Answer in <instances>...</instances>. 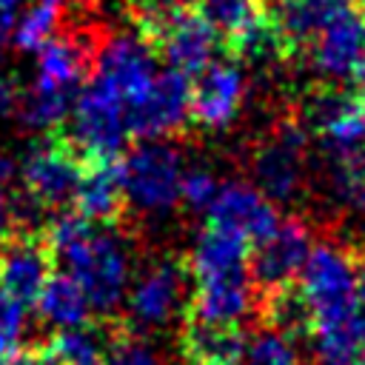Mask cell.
<instances>
[{
    "mask_svg": "<svg viewBox=\"0 0 365 365\" xmlns=\"http://www.w3.org/2000/svg\"><path fill=\"white\" fill-rule=\"evenodd\" d=\"M43 242L86 291L91 311L111 317L123 308L131 285L128 245L111 225H94L77 211H60L48 217Z\"/></svg>",
    "mask_w": 365,
    "mask_h": 365,
    "instance_id": "1",
    "label": "cell"
},
{
    "mask_svg": "<svg viewBox=\"0 0 365 365\" xmlns=\"http://www.w3.org/2000/svg\"><path fill=\"white\" fill-rule=\"evenodd\" d=\"M248 257L251 242L228 228L205 222L185 262L194 285L188 311L217 322H242L257 302Z\"/></svg>",
    "mask_w": 365,
    "mask_h": 365,
    "instance_id": "2",
    "label": "cell"
},
{
    "mask_svg": "<svg viewBox=\"0 0 365 365\" xmlns=\"http://www.w3.org/2000/svg\"><path fill=\"white\" fill-rule=\"evenodd\" d=\"M88 51L74 37H51L37 48V71L31 86L20 88L14 103V117L26 128H54L63 125L74 97L86 86Z\"/></svg>",
    "mask_w": 365,
    "mask_h": 365,
    "instance_id": "3",
    "label": "cell"
},
{
    "mask_svg": "<svg viewBox=\"0 0 365 365\" xmlns=\"http://www.w3.org/2000/svg\"><path fill=\"white\" fill-rule=\"evenodd\" d=\"M182 154L165 140H143L120 163L125 208L140 217H165L180 205Z\"/></svg>",
    "mask_w": 365,
    "mask_h": 365,
    "instance_id": "4",
    "label": "cell"
},
{
    "mask_svg": "<svg viewBox=\"0 0 365 365\" xmlns=\"http://www.w3.org/2000/svg\"><path fill=\"white\" fill-rule=\"evenodd\" d=\"M299 291L314 311V325L356 314V251L334 237L317 240L299 271Z\"/></svg>",
    "mask_w": 365,
    "mask_h": 365,
    "instance_id": "5",
    "label": "cell"
},
{
    "mask_svg": "<svg viewBox=\"0 0 365 365\" xmlns=\"http://www.w3.org/2000/svg\"><path fill=\"white\" fill-rule=\"evenodd\" d=\"M308 140L311 137L302 123L294 117V111H288L274 123L271 134L251 151V182L274 205H288L302 197L308 185Z\"/></svg>",
    "mask_w": 365,
    "mask_h": 365,
    "instance_id": "6",
    "label": "cell"
},
{
    "mask_svg": "<svg viewBox=\"0 0 365 365\" xmlns=\"http://www.w3.org/2000/svg\"><path fill=\"white\" fill-rule=\"evenodd\" d=\"M294 117L308 137H317L325 157L365 154V111L354 94L339 86H311L297 103Z\"/></svg>",
    "mask_w": 365,
    "mask_h": 365,
    "instance_id": "7",
    "label": "cell"
},
{
    "mask_svg": "<svg viewBox=\"0 0 365 365\" xmlns=\"http://www.w3.org/2000/svg\"><path fill=\"white\" fill-rule=\"evenodd\" d=\"M188 285H191L188 268L177 259H157L145 265L137 277H131L123 302L128 317V331L148 334L177 322L185 305H191Z\"/></svg>",
    "mask_w": 365,
    "mask_h": 365,
    "instance_id": "8",
    "label": "cell"
},
{
    "mask_svg": "<svg viewBox=\"0 0 365 365\" xmlns=\"http://www.w3.org/2000/svg\"><path fill=\"white\" fill-rule=\"evenodd\" d=\"M160 74L157 51L143 34H111L94 57L91 86L108 94L125 114L151 88Z\"/></svg>",
    "mask_w": 365,
    "mask_h": 365,
    "instance_id": "9",
    "label": "cell"
},
{
    "mask_svg": "<svg viewBox=\"0 0 365 365\" xmlns=\"http://www.w3.org/2000/svg\"><path fill=\"white\" fill-rule=\"evenodd\" d=\"M66 134L63 140L83 157V163H100V160H117L131 140L125 111L103 94L97 86L86 80L80 94L71 103V111L66 117Z\"/></svg>",
    "mask_w": 365,
    "mask_h": 365,
    "instance_id": "10",
    "label": "cell"
},
{
    "mask_svg": "<svg viewBox=\"0 0 365 365\" xmlns=\"http://www.w3.org/2000/svg\"><path fill=\"white\" fill-rule=\"evenodd\" d=\"M305 60L319 86H351L365 77V17L348 9L334 23H328L308 48L297 57Z\"/></svg>",
    "mask_w": 365,
    "mask_h": 365,
    "instance_id": "11",
    "label": "cell"
},
{
    "mask_svg": "<svg viewBox=\"0 0 365 365\" xmlns=\"http://www.w3.org/2000/svg\"><path fill=\"white\" fill-rule=\"evenodd\" d=\"M83 168V157L63 137H46L26 151L17 171L23 180V191L37 197L46 208H60L74 200Z\"/></svg>",
    "mask_w": 365,
    "mask_h": 365,
    "instance_id": "12",
    "label": "cell"
},
{
    "mask_svg": "<svg viewBox=\"0 0 365 365\" xmlns=\"http://www.w3.org/2000/svg\"><path fill=\"white\" fill-rule=\"evenodd\" d=\"M128 134L140 140H165L191 123V80L177 68H160L151 88L125 114Z\"/></svg>",
    "mask_w": 365,
    "mask_h": 365,
    "instance_id": "13",
    "label": "cell"
},
{
    "mask_svg": "<svg viewBox=\"0 0 365 365\" xmlns=\"http://www.w3.org/2000/svg\"><path fill=\"white\" fill-rule=\"evenodd\" d=\"M311 245H314V234L305 220L299 217L279 220L277 231L251 248L248 268H251L254 291L268 294V291L297 282Z\"/></svg>",
    "mask_w": 365,
    "mask_h": 365,
    "instance_id": "14",
    "label": "cell"
},
{
    "mask_svg": "<svg viewBox=\"0 0 365 365\" xmlns=\"http://www.w3.org/2000/svg\"><path fill=\"white\" fill-rule=\"evenodd\" d=\"M205 214H208L211 225L228 228L251 245H257L259 240L274 234L279 225L277 205L254 182H245V180L222 182Z\"/></svg>",
    "mask_w": 365,
    "mask_h": 365,
    "instance_id": "15",
    "label": "cell"
},
{
    "mask_svg": "<svg viewBox=\"0 0 365 365\" xmlns=\"http://www.w3.org/2000/svg\"><path fill=\"white\" fill-rule=\"evenodd\" d=\"M245 103V74L234 63H211L191 83V123L205 131L228 128Z\"/></svg>",
    "mask_w": 365,
    "mask_h": 365,
    "instance_id": "16",
    "label": "cell"
},
{
    "mask_svg": "<svg viewBox=\"0 0 365 365\" xmlns=\"http://www.w3.org/2000/svg\"><path fill=\"white\" fill-rule=\"evenodd\" d=\"M154 51L168 63V68H177L182 74H200L205 66L214 63V54L220 48L217 31L202 20V14L188 3L154 40Z\"/></svg>",
    "mask_w": 365,
    "mask_h": 365,
    "instance_id": "17",
    "label": "cell"
},
{
    "mask_svg": "<svg viewBox=\"0 0 365 365\" xmlns=\"http://www.w3.org/2000/svg\"><path fill=\"white\" fill-rule=\"evenodd\" d=\"M348 9H354V0H268L285 60H297L308 43Z\"/></svg>",
    "mask_w": 365,
    "mask_h": 365,
    "instance_id": "18",
    "label": "cell"
},
{
    "mask_svg": "<svg viewBox=\"0 0 365 365\" xmlns=\"http://www.w3.org/2000/svg\"><path fill=\"white\" fill-rule=\"evenodd\" d=\"M51 277V254L43 240L17 234L0 251V288L20 305H34Z\"/></svg>",
    "mask_w": 365,
    "mask_h": 365,
    "instance_id": "19",
    "label": "cell"
},
{
    "mask_svg": "<svg viewBox=\"0 0 365 365\" xmlns=\"http://www.w3.org/2000/svg\"><path fill=\"white\" fill-rule=\"evenodd\" d=\"M245 342L248 336L240 322H217L197 314H188L180 331L185 365H240Z\"/></svg>",
    "mask_w": 365,
    "mask_h": 365,
    "instance_id": "20",
    "label": "cell"
},
{
    "mask_svg": "<svg viewBox=\"0 0 365 365\" xmlns=\"http://www.w3.org/2000/svg\"><path fill=\"white\" fill-rule=\"evenodd\" d=\"M71 202H74V211L83 214L88 222H94V225H114L117 217L125 208L120 163L117 160L86 163L80 185H77Z\"/></svg>",
    "mask_w": 365,
    "mask_h": 365,
    "instance_id": "21",
    "label": "cell"
},
{
    "mask_svg": "<svg viewBox=\"0 0 365 365\" xmlns=\"http://www.w3.org/2000/svg\"><path fill=\"white\" fill-rule=\"evenodd\" d=\"M34 308H37V317L43 319V325H48L54 334L83 328V325L91 322V314H94L86 291L66 271H57L46 279Z\"/></svg>",
    "mask_w": 365,
    "mask_h": 365,
    "instance_id": "22",
    "label": "cell"
},
{
    "mask_svg": "<svg viewBox=\"0 0 365 365\" xmlns=\"http://www.w3.org/2000/svg\"><path fill=\"white\" fill-rule=\"evenodd\" d=\"M311 348L319 365H365V322L362 314L319 322L311 334Z\"/></svg>",
    "mask_w": 365,
    "mask_h": 365,
    "instance_id": "23",
    "label": "cell"
},
{
    "mask_svg": "<svg viewBox=\"0 0 365 365\" xmlns=\"http://www.w3.org/2000/svg\"><path fill=\"white\" fill-rule=\"evenodd\" d=\"M259 308H262V319L265 328L282 334L291 342L299 339H311L314 334V311L305 299V294L299 291V285H282L277 291H268L259 297Z\"/></svg>",
    "mask_w": 365,
    "mask_h": 365,
    "instance_id": "24",
    "label": "cell"
},
{
    "mask_svg": "<svg viewBox=\"0 0 365 365\" xmlns=\"http://www.w3.org/2000/svg\"><path fill=\"white\" fill-rule=\"evenodd\" d=\"M194 9L217 31L220 46L228 48L268 14V0H194Z\"/></svg>",
    "mask_w": 365,
    "mask_h": 365,
    "instance_id": "25",
    "label": "cell"
},
{
    "mask_svg": "<svg viewBox=\"0 0 365 365\" xmlns=\"http://www.w3.org/2000/svg\"><path fill=\"white\" fill-rule=\"evenodd\" d=\"M66 0H29L23 11L14 14L11 40L23 51H37L43 43H48L57 34L60 17H63Z\"/></svg>",
    "mask_w": 365,
    "mask_h": 365,
    "instance_id": "26",
    "label": "cell"
},
{
    "mask_svg": "<svg viewBox=\"0 0 365 365\" xmlns=\"http://www.w3.org/2000/svg\"><path fill=\"white\" fill-rule=\"evenodd\" d=\"M328 194L339 205L351 208L365 222V154L354 157H325Z\"/></svg>",
    "mask_w": 365,
    "mask_h": 365,
    "instance_id": "27",
    "label": "cell"
},
{
    "mask_svg": "<svg viewBox=\"0 0 365 365\" xmlns=\"http://www.w3.org/2000/svg\"><path fill=\"white\" fill-rule=\"evenodd\" d=\"M106 342L108 339H103L100 331L83 325V328H71V331H57V336L48 345L66 365H103Z\"/></svg>",
    "mask_w": 365,
    "mask_h": 365,
    "instance_id": "28",
    "label": "cell"
},
{
    "mask_svg": "<svg viewBox=\"0 0 365 365\" xmlns=\"http://www.w3.org/2000/svg\"><path fill=\"white\" fill-rule=\"evenodd\" d=\"M240 365H302V359L297 342L271 328H259L254 336H248Z\"/></svg>",
    "mask_w": 365,
    "mask_h": 365,
    "instance_id": "29",
    "label": "cell"
},
{
    "mask_svg": "<svg viewBox=\"0 0 365 365\" xmlns=\"http://www.w3.org/2000/svg\"><path fill=\"white\" fill-rule=\"evenodd\" d=\"M188 6V0H128V14L148 43Z\"/></svg>",
    "mask_w": 365,
    "mask_h": 365,
    "instance_id": "30",
    "label": "cell"
},
{
    "mask_svg": "<svg viewBox=\"0 0 365 365\" xmlns=\"http://www.w3.org/2000/svg\"><path fill=\"white\" fill-rule=\"evenodd\" d=\"M220 180L211 168L205 165H191L182 171V182H180V202L188 211H208L217 191H220Z\"/></svg>",
    "mask_w": 365,
    "mask_h": 365,
    "instance_id": "31",
    "label": "cell"
},
{
    "mask_svg": "<svg viewBox=\"0 0 365 365\" xmlns=\"http://www.w3.org/2000/svg\"><path fill=\"white\" fill-rule=\"evenodd\" d=\"M106 365H163L160 354L134 331H123L108 336L106 342Z\"/></svg>",
    "mask_w": 365,
    "mask_h": 365,
    "instance_id": "32",
    "label": "cell"
},
{
    "mask_svg": "<svg viewBox=\"0 0 365 365\" xmlns=\"http://www.w3.org/2000/svg\"><path fill=\"white\" fill-rule=\"evenodd\" d=\"M23 334H26V305L11 299L0 288V362H6L23 348Z\"/></svg>",
    "mask_w": 365,
    "mask_h": 365,
    "instance_id": "33",
    "label": "cell"
},
{
    "mask_svg": "<svg viewBox=\"0 0 365 365\" xmlns=\"http://www.w3.org/2000/svg\"><path fill=\"white\" fill-rule=\"evenodd\" d=\"M17 174V165L9 157H0V240L11 237V180Z\"/></svg>",
    "mask_w": 365,
    "mask_h": 365,
    "instance_id": "34",
    "label": "cell"
},
{
    "mask_svg": "<svg viewBox=\"0 0 365 365\" xmlns=\"http://www.w3.org/2000/svg\"><path fill=\"white\" fill-rule=\"evenodd\" d=\"M356 302L365 311V254L356 257Z\"/></svg>",
    "mask_w": 365,
    "mask_h": 365,
    "instance_id": "35",
    "label": "cell"
},
{
    "mask_svg": "<svg viewBox=\"0 0 365 365\" xmlns=\"http://www.w3.org/2000/svg\"><path fill=\"white\" fill-rule=\"evenodd\" d=\"M11 26H14V17H9V14L0 11V48L9 43V37H11Z\"/></svg>",
    "mask_w": 365,
    "mask_h": 365,
    "instance_id": "36",
    "label": "cell"
},
{
    "mask_svg": "<svg viewBox=\"0 0 365 365\" xmlns=\"http://www.w3.org/2000/svg\"><path fill=\"white\" fill-rule=\"evenodd\" d=\"M29 0H0V11L3 14H9V17H14L17 14V9H23Z\"/></svg>",
    "mask_w": 365,
    "mask_h": 365,
    "instance_id": "37",
    "label": "cell"
},
{
    "mask_svg": "<svg viewBox=\"0 0 365 365\" xmlns=\"http://www.w3.org/2000/svg\"><path fill=\"white\" fill-rule=\"evenodd\" d=\"M356 100H359V106H362V111H365V77H362V83H359V91H356Z\"/></svg>",
    "mask_w": 365,
    "mask_h": 365,
    "instance_id": "38",
    "label": "cell"
},
{
    "mask_svg": "<svg viewBox=\"0 0 365 365\" xmlns=\"http://www.w3.org/2000/svg\"><path fill=\"white\" fill-rule=\"evenodd\" d=\"M359 314H362V322H365V311H359Z\"/></svg>",
    "mask_w": 365,
    "mask_h": 365,
    "instance_id": "39",
    "label": "cell"
},
{
    "mask_svg": "<svg viewBox=\"0 0 365 365\" xmlns=\"http://www.w3.org/2000/svg\"><path fill=\"white\" fill-rule=\"evenodd\" d=\"M362 17H365V6H362Z\"/></svg>",
    "mask_w": 365,
    "mask_h": 365,
    "instance_id": "40",
    "label": "cell"
},
{
    "mask_svg": "<svg viewBox=\"0 0 365 365\" xmlns=\"http://www.w3.org/2000/svg\"><path fill=\"white\" fill-rule=\"evenodd\" d=\"M103 365H106V362H103Z\"/></svg>",
    "mask_w": 365,
    "mask_h": 365,
    "instance_id": "41",
    "label": "cell"
}]
</instances>
